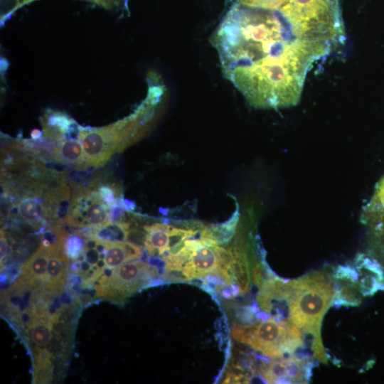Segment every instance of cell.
<instances>
[{
	"instance_id": "9a60e30c",
	"label": "cell",
	"mask_w": 384,
	"mask_h": 384,
	"mask_svg": "<svg viewBox=\"0 0 384 384\" xmlns=\"http://www.w3.org/2000/svg\"><path fill=\"white\" fill-rule=\"evenodd\" d=\"M124 242H106V267L114 269L130 260Z\"/></svg>"
},
{
	"instance_id": "6da1fadb",
	"label": "cell",
	"mask_w": 384,
	"mask_h": 384,
	"mask_svg": "<svg viewBox=\"0 0 384 384\" xmlns=\"http://www.w3.org/2000/svg\"><path fill=\"white\" fill-rule=\"evenodd\" d=\"M225 77L257 108H283L299 101L308 70L270 12L238 6L213 36Z\"/></svg>"
},
{
	"instance_id": "2e32d148",
	"label": "cell",
	"mask_w": 384,
	"mask_h": 384,
	"mask_svg": "<svg viewBox=\"0 0 384 384\" xmlns=\"http://www.w3.org/2000/svg\"><path fill=\"white\" fill-rule=\"evenodd\" d=\"M196 234L193 230H186L171 227L169 231V250L166 252L175 254L184 245L185 240Z\"/></svg>"
},
{
	"instance_id": "9c48e42d",
	"label": "cell",
	"mask_w": 384,
	"mask_h": 384,
	"mask_svg": "<svg viewBox=\"0 0 384 384\" xmlns=\"http://www.w3.org/2000/svg\"><path fill=\"white\" fill-rule=\"evenodd\" d=\"M171 228V226L161 223L144 226L146 233L144 244L145 250L150 256H162L168 252Z\"/></svg>"
},
{
	"instance_id": "30bf717a",
	"label": "cell",
	"mask_w": 384,
	"mask_h": 384,
	"mask_svg": "<svg viewBox=\"0 0 384 384\" xmlns=\"http://www.w3.org/2000/svg\"><path fill=\"white\" fill-rule=\"evenodd\" d=\"M55 321L48 314H38L28 331L33 347L36 348V352L47 349L53 336V324Z\"/></svg>"
},
{
	"instance_id": "5bb4252c",
	"label": "cell",
	"mask_w": 384,
	"mask_h": 384,
	"mask_svg": "<svg viewBox=\"0 0 384 384\" xmlns=\"http://www.w3.org/2000/svg\"><path fill=\"white\" fill-rule=\"evenodd\" d=\"M333 303L339 305L357 306L361 302L358 284L354 280L348 279L347 283L338 284L336 289Z\"/></svg>"
},
{
	"instance_id": "5b68a950",
	"label": "cell",
	"mask_w": 384,
	"mask_h": 384,
	"mask_svg": "<svg viewBox=\"0 0 384 384\" xmlns=\"http://www.w3.org/2000/svg\"><path fill=\"white\" fill-rule=\"evenodd\" d=\"M159 274L158 268L144 261H127L113 269L108 284L97 292L98 297L123 302L140 289L150 287Z\"/></svg>"
},
{
	"instance_id": "ffe728a7",
	"label": "cell",
	"mask_w": 384,
	"mask_h": 384,
	"mask_svg": "<svg viewBox=\"0 0 384 384\" xmlns=\"http://www.w3.org/2000/svg\"><path fill=\"white\" fill-rule=\"evenodd\" d=\"M289 1V0H238L241 6L267 10L279 9Z\"/></svg>"
},
{
	"instance_id": "f546056e",
	"label": "cell",
	"mask_w": 384,
	"mask_h": 384,
	"mask_svg": "<svg viewBox=\"0 0 384 384\" xmlns=\"http://www.w3.org/2000/svg\"><path fill=\"white\" fill-rule=\"evenodd\" d=\"M122 203L126 210H132L134 208V203L129 200L122 199Z\"/></svg>"
},
{
	"instance_id": "7c38bea8",
	"label": "cell",
	"mask_w": 384,
	"mask_h": 384,
	"mask_svg": "<svg viewBox=\"0 0 384 384\" xmlns=\"http://www.w3.org/2000/svg\"><path fill=\"white\" fill-rule=\"evenodd\" d=\"M129 234V225L125 221L110 222L103 226L94 228L92 237L103 242L126 241Z\"/></svg>"
},
{
	"instance_id": "3957f363",
	"label": "cell",
	"mask_w": 384,
	"mask_h": 384,
	"mask_svg": "<svg viewBox=\"0 0 384 384\" xmlns=\"http://www.w3.org/2000/svg\"><path fill=\"white\" fill-rule=\"evenodd\" d=\"M137 125L132 117L98 127H80V142L87 167L104 165L114 151H121L135 136Z\"/></svg>"
},
{
	"instance_id": "ba28073f",
	"label": "cell",
	"mask_w": 384,
	"mask_h": 384,
	"mask_svg": "<svg viewBox=\"0 0 384 384\" xmlns=\"http://www.w3.org/2000/svg\"><path fill=\"white\" fill-rule=\"evenodd\" d=\"M50 255V245H41L22 265L20 277L35 284L46 282Z\"/></svg>"
},
{
	"instance_id": "44dd1931",
	"label": "cell",
	"mask_w": 384,
	"mask_h": 384,
	"mask_svg": "<svg viewBox=\"0 0 384 384\" xmlns=\"http://www.w3.org/2000/svg\"><path fill=\"white\" fill-rule=\"evenodd\" d=\"M215 250L217 255L218 264L217 268L229 271L233 263L235 260V257L230 250H226L223 247H219L218 245H215Z\"/></svg>"
},
{
	"instance_id": "7402d4cb",
	"label": "cell",
	"mask_w": 384,
	"mask_h": 384,
	"mask_svg": "<svg viewBox=\"0 0 384 384\" xmlns=\"http://www.w3.org/2000/svg\"><path fill=\"white\" fill-rule=\"evenodd\" d=\"M34 0H1V18L4 21L23 5Z\"/></svg>"
},
{
	"instance_id": "52a82bcc",
	"label": "cell",
	"mask_w": 384,
	"mask_h": 384,
	"mask_svg": "<svg viewBox=\"0 0 384 384\" xmlns=\"http://www.w3.org/2000/svg\"><path fill=\"white\" fill-rule=\"evenodd\" d=\"M214 246L203 245L196 250L183 267L184 274L190 279H198L210 274L218 264Z\"/></svg>"
},
{
	"instance_id": "484cf974",
	"label": "cell",
	"mask_w": 384,
	"mask_h": 384,
	"mask_svg": "<svg viewBox=\"0 0 384 384\" xmlns=\"http://www.w3.org/2000/svg\"><path fill=\"white\" fill-rule=\"evenodd\" d=\"M105 9L117 8L125 4L127 0H86Z\"/></svg>"
},
{
	"instance_id": "e0dca14e",
	"label": "cell",
	"mask_w": 384,
	"mask_h": 384,
	"mask_svg": "<svg viewBox=\"0 0 384 384\" xmlns=\"http://www.w3.org/2000/svg\"><path fill=\"white\" fill-rule=\"evenodd\" d=\"M95 189L108 208L114 206L119 200L120 192L115 184L109 183L97 184Z\"/></svg>"
},
{
	"instance_id": "4fadbf2b",
	"label": "cell",
	"mask_w": 384,
	"mask_h": 384,
	"mask_svg": "<svg viewBox=\"0 0 384 384\" xmlns=\"http://www.w3.org/2000/svg\"><path fill=\"white\" fill-rule=\"evenodd\" d=\"M363 220L370 225L384 223V176L364 210Z\"/></svg>"
},
{
	"instance_id": "d4e9b609",
	"label": "cell",
	"mask_w": 384,
	"mask_h": 384,
	"mask_svg": "<svg viewBox=\"0 0 384 384\" xmlns=\"http://www.w3.org/2000/svg\"><path fill=\"white\" fill-rule=\"evenodd\" d=\"M264 270L262 265L256 262L253 266L252 278L254 283L259 287H260L265 279H264Z\"/></svg>"
},
{
	"instance_id": "8fae6325",
	"label": "cell",
	"mask_w": 384,
	"mask_h": 384,
	"mask_svg": "<svg viewBox=\"0 0 384 384\" xmlns=\"http://www.w3.org/2000/svg\"><path fill=\"white\" fill-rule=\"evenodd\" d=\"M82 146L77 141L63 139L55 149L53 160L72 164L79 169H87Z\"/></svg>"
},
{
	"instance_id": "603a6c76",
	"label": "cell",
	"mask_w": 384,
	"mask_h": 384,
	"mask_svg": "<svg viewBox=\"0 0 384 384\" xmlns=\"http://www.w3.org/2000/svg\"><path fill=\"white\" fill-rule=\"evenodd\" d=\"M163 279L166 282H188L191 279L184 274L183 269H164Z\"/></svg>"
},
{
	"instance_id": "cb8c5ba5",
	"label": "cell",
	"mask_w": 384,
	"mask_h": 384,
	"mask_svg": "<svg viewBox=\"0 0 384 384\" xmlns=\"http://www.w3.org/2000/svg\"><path fill=\"white\" fill-rule=\"evenodd\" d=\"M122 199H119L118 201L112 207L109 208L108 218L110 222H117L122 220L124 210Z\"/></svg>"
},
{
	"instance_id": "7a4b0ae2",
	"label": "cell",
	"mask_w": 384,
	"mask_h": 384,
	"mask_svg": "<svg viewBox=\"0 0 384 384\" xmlns=\"http://www.w3.org/2000/svg\"><path fill=\"white\" fill-rule=\"evenodd\" d=\"M333 298L331 280L321 272L285 283L289 320L304 333L320 332L322 318Z\"/></svg>"
},
{
	"instance_id": "4dcf8cb0",
	"label": "cell",
	"mask_w": 384,
	"mask_h": 384,
	"mask_svg": "<svg viewBox=\"0 0 384 384\" xmlns=\"http://www.w3.org/2000/svg\"><path fill=\"white\" fill-rule=\"evenodd\" d=\"M220 293L223 297H225V298H233V297L231 291L229 290V289H223L220 292Z\"/></svg>"
},
{
	"instance_id": "8992f818",
	"label": "cell",
	"mask_w": 384,
	"mask_h": 384,
	"mask_svg": "<svg viewBox=\"0 0 384 384\" xmlns=\"http://www.w3.org/2000/svg\"><path fill=\"white\" fill-rule=\"evenodd\" d=\"M64 242L57 240L50 245V255L47 269L46 287L53 292H60L67 278L68 259L64 249Z\"/></svg>"
},
{
	"instance_id": "f1b7e54d",
	"label": "cell",
	"mask_w": 384,
	"mask_h": 384,
	"mask_svg": "<svg viewBox=\"0 0 384 384\" xmlns=\"http://www.w3.org/2000/svg\"><path fill=\"white\" fill-rule=\"evenodd\" d=\"M43 135V131H41L39 129H33L31 133V137L32 140H38L41 138Z\"/></svg>"
},
{
	"instance_id": "277c9868",
	"label": "cell",
	"mask_w": 384,
	"mask_h": 384,
	"mask_svg": "<svg viewBox=\"0 0 384 384\" xmlns=\"http://www.w3.org/2000/svg\"><path fill=\"white\" fill-rule=\"evenodd\" d=\"M304 336L290 320L277 321L268 318L257 325L250 346L268 357L279 358L301 347Z\"/></svg>"
},
{
	"instance_id": "d6986e66",
	"label": "cell",
	"mask_w": 384,
	"mask_h": 384,
	"mask_svg": "<svg viewBox=\"0 0 384 384\" xmlns=\"http://www.w3.org/2000/svg\"><path fill=\"white\" fill-rule=\"evenodd\" d=\"M257 324H240L231 330L232 337L241 343L250 344Z\"/></svg>"
},
{
	"instance_id": "ac0fdd59",
	"label": "cell",
	"mask_w": 384,
	"mask_h": 384,
	"mask_svg": "<svg viewBox=\"0 0 384 384\" xmlns=\"http://www.w3.org/2000/svg\"><path fill=\"white\" fill-rule=\"evenodd\" d=\"M85 243L82 235H74L65 241L64 249L65 254L73 260H76L84 252Z\"/></svg>"
},
{
	"instance_id": "4316f807",
	"label": "cell",
	"mask_w": 384,
	"mask_h": 384,
	"mask_svg": "<svg viewBox=\"0 0 384 384\" xmlns=\"http://www.w3.org/2000/svg\"><path fill=\"white\" fill-rule=\"evenodd\" d=\"M0 246H1V266L4 262L6 257H7L8 250H9V242L5 234L4 230L1 229V240H0Z\"/></svg>"
},
{
	"instance_id": "83f0119b",
	"label": "cell",
	"mask_w": 384,
	"mask_h": 384,
	"mask_svg": "<svg viewBox=\"0 0 384 384\" xmlns=\"http://www.w3.org/2000/svg\"><path fill=\"white\" fill-rule=\"evenodd\" d=\"M84 253L85 260L92 265H96L97 261L100 259V254L96 248H84Z\"/></svg>"
}]
</instances>
